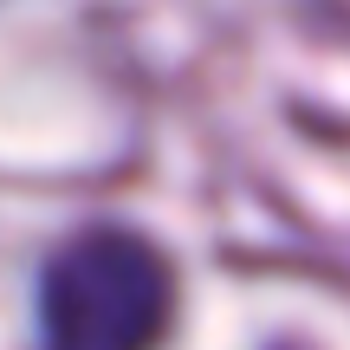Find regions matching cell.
<instances>
[{"instance_id": "6da1fadb", "label": "cell", "mask_w": 350, "mask_h": 350, "mask_svg": "<svg viewBox=\"0 0 350 350\" xmlns=\"http://www.w3.org/2000/svg\"><path fill=\"white\" fill-rule=\"evenodd\" d=\"M46 350H156L169 331V266L130 227H91L39 286Z\"/></svg>"}]
</instances>
